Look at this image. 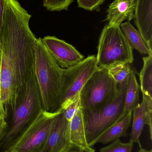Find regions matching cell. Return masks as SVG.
I'll list each match as a JSON object with an SVG mask.
<instances>
[{
	"mask_svg": "<svg viewBox=\"0 0 152 152\" xmlns=\"http://www.w3.org/2000/svg\"><path fill=\"white\" fill-rule=\"evenodd\" d=\"M31 17L17 0H5L0 73V104L5 118L18 103L35 71L37 39L29 28Z\"/></svg>",
	"mask_w": 152,
	"mask_h": 152,
	"instance_id": "cell-1",
	"label": "cell"
},
{
	"mask_svg": "<svg viewBox=\"0 0 152 152\" xmlns=\"http://www.w3.org/2000/svg\"><path fill=\"white\" fill-rule=\"evenodd\" d=\"M43 110L35 71L27 81L22 96L5 118L6 126L0 137V152H8Z\"/></svg>",
	"mask_w": 152,
	"mask_h": 152,
	"instance_id": "cell-2",
	"label": "cell"
},
{
	"mask_svg": "<svg viewBox=\"0 0 152 152\" xmlns=\"http://www.w3.org/2000/svg\"><path fill=\"white\" fill-rule=\"evenodd\" d=\"M63 70L51 56L42 38L37 39L35 53V74L39 87L42 108L47 112H57L62 91Z\"/></svg>",
	"mask_w": 152,
	"mask_h": 152,
	"instance_id": "cell-3",
	"label": "cell"
},
{
	"mask_svg": "<svg viewBox=\"0 0 152 152\" xmlns=\"http://www.w3.org/2000/svg\"><path fill=\"white\" fill-rule=\"evenodd\" d=\"M97 69H106L121 63L132 64L133 49L120 27L106 25L99 39L96 57Z\"/></svg>",
	"mask_w": 152,
	"mask_h": 152,
	"instance_id": "cell-4",
	"label": "cell"
},
{
	"mask_svg": "<svg viewBox=\"0 0 152 152\" xmlns=\"http://www.w3.org/2000/svg\"><path fill=\"white\" fill-rule=\"evenodd\" d=\"M127 79L119 84V91L111 103L95 110H83L87 142L89 147L96 144L99 137L120 121L123 111Z\"/></svg>",
	"mask_w": 152,
	"mask_h": 152,
	"instance_id": "cell-5",
	"label": "cell"
},
{
	"mask_svg": "<svg viewBox=\"0 0 152 152\" xmlns=\"http://www.w3.org/2000/svg\"><path fill=\"white\" fill-rule=\"evenodd\" d=\"M119 91L118 85L106 69H96L90 77L79 94L83 110H95L111 103Z\"/></svg>",
	"mask_w": 152,
	"mask_h": 152,
	"instance_id": "cell-6",
	"label": "cell"
},
{
	"mask_svg": "<svg viewBox=\"0 0 152 152\" xmlns=\"http://www.w3.org/2000/svg\"><path fill=\"white\" fill-rule=\"evenodd\" d=\"M96 57L90 55L76 66L63 70V85L57 112L66 109L79 95L86 82L97 69Z\"/></svg>",
	"mask_w": 152,
	"mask_h": 152,
	"instance_id": "cell-7",
	"label": "cell"
},
{
	"mask_svg": "<svg viewBox=\"0 0 152 152\" xmlns=\"http://www.w3.org/2000/svg\"><path fill=\"white\" fill-rule=\"evenodd\" d=\"M59 113H51L42 110L8 152H43L54 119Z\"/></svg>",
	"mask_w": 152,
	"mask_h": 152,
	"instance_id": "cell-8",
	"label": "cell"
},
{
	"mask_svg": "<svg viewBox=\"0 0 152 152\" xmlns=\"http://www.w3.org/2000/svg\"><path fill=\"white\" fill-rule=\"evenodd\" d=\"M43 43L57 64L68 69L83 61L84 57L74 46L54 36L45 37Z\"/></svg>",
	"mask_w": 152,
	"mask_h": 152,
	"instance_id": "cell-9",
	"label": "cell"
},
{
	"mask_svg": "<svg viewBox=\"0 0 152 152\" xmlns=\"http://www.w3.org/2000/svg\"><path fill=\"white\" fill-rule=\"evenodd\" d=\"M69 121L63 111L54 119L43 152H64L71 145L69 134Z\"/></svg>",
	"mask_w": 152,
	"mask_h": 152,
	"instance_id": "cell-10",
	"label": "cell"
},
{
	"mask_svg": "<svg viewBox=\"0 0 152 152\" xmlns=\"http://www.w3.org/2000/svg\"><path fill=\"white\" fill-rule=\"evenodd\" d=\"M134 19L138 31L152 52V0H137Z\"/></svg>",
	"mask_w": 152,
	"mask_h": 152,
	"instance_id": "cell-11",
	"label": "cell"
},
{
	"mask_svg": "<svg viewBox=\"0 0 152 152\" xmlns=\"http://www.w3.org/2000/svg\"><path fill=\"white\" fill-rule=\"evenodd\" d=\"M136 3L137 0H115L112 2L107 10L108 24L120 27L125 20H133Z\"/></svg>",
	"mask_w": 152,
	"mask_h": 152,
	"instance_id": "cell-12",
	"label": "cell"
},
{
	"mask_svg": "<svg viewBox=\"0 0 152 152\" xmlns=\"http://www.w3.org/2000/svg\"><path fill=\"white\" fill-rule=\"evenodd\" d=\"M133 124L130 134V140L137 143L141 147L140 137L145 125L147 124V104L146 99L143 96L142 101L132 111Z\"/></svg>",
	"mask_w": 152,
	"mask_h": 152,
	"instance_id": "cell-13",
	"label": "cell"
},
{
	"mask_svg": "<svg viewBox=\"0 0 152 152\" xmlns=\"http://www.w3.org/2000/svg\"><path fill=\"white\" fill-rule=\"evenodd\" d=\"M69 134L71 144L82 147H89L86 138L83 111L81 106L70 122Z\"/></svg>",
	"mask_w": 152,
	"mask_h": 152,
	"instance_id": "cell-14",
	"label": "cell"
},
{
	"mask_svg": "<svg viewBox=\"0 0 152 152\" xmlns=\"http://www.w3.org/2000/svg\"><path fill=\"white\" fill-rule=\"evenodd\" d=\"M140 88V86L137 80L135 73L133 71L129 74L127 78L126 90L121 119L129 112L133 111L134 109L139 104Z\"/></svg>",
	"mask_w": 152,
	"mask_h": 152,
	"instance_id": "cell-15",
	"label": "cell"
},
{
	"mask_svg": "<svg viewBox=\"0 0 152 152\" xmlns=\"http://www.w3.org/2000/svg\"><path fill=\"white\" fill-rule=\"evenodd\" d=\"M120 28L129 46L133 50H137L142 55H152V52L146 45L139 31L134 28L130 21L122 23L120 25Z\"/></svg>",
	"mask_w": 152,
	"mask_h": 152,
	"instance_id": "cell-16",
	"label": "cell"
},
{
	"mask_svg": "<svg viewBox=\"0 0 152 152\" xmlns=\"http://www.w3.org/2000/svg\"><path fill=\"white\" fill-rule=\"evenodd\" d=\"M133 118L132 112H129L122 119L111 127L96 141L106 144L126 136V132L131 125Z\"/></svg>",
	"mask_w": 152,
	"mask_h": 152,
	"instance_id": "cell-17",
	"label": "cell"
},
{
	"mask_svg": "<svg viewBox=\"0 0 152 152\" xmlns=\"http://www.w3.org/2000/svg\"><path fill=\"white\" fill-rule=\"evenodd\" d=\"M143 66L140 72V86L146 100H152V55L143 58Z\"/></svg>",
	"mask_w": 152,
	"mask_h": 152,
	"instance_id": "cell-18",
	"label": "cell"
},
{
	"mask_svg": "<svg viewBox=\"0 0 152 152\" xmlns=\"http://www.w3.org/2000/svg\"><path fill=\"white\" fill-rule=\"evenodd\" d=\"M108 72L117 84H121L133 72L130 64L121 63L113 66L108 69Z\"/></svg>",
	"mask_w": 152,
	"mask_h": 152,
	"instance_id": "cell-19",
	"label": "cell"
},
{
	"mask_svg": "<svg viewBox=\"0 0 152 152\" xmlns=\"http://www.w3.org/2000/svg\"><path fill=\"white\" fill-rule=\"evenodd\" d=\"M134 142L130 140L128 143L122 142L117 139L106 147L101 148L100 152H132Z\"/></svg>",
	"mask_w": 152,
	"mask_h": 152,
	"instance_id": "cell-20",
	"label": "cell"
},
{
	"mask_svg": "<svg viewBox=\"0 0 152 152\" xmlns=\"http://www.w3.org/2000/svg\"><path fill=\"white\" fill-rule=\"evenodd\" d=\"M74 0H44L43 5L49 11L68 10Z\"/></svg>",
	"mask_w": 152,
	"mask_h": 152,
	"instance_id": "cell-21",
	"label": "cell"
},
{
	"mask_svg": "<svg viewBox=\"0 0 152 152\" xmlns=\"http://www.w3.org/2000/svg\"><path fill=\"white\" fill-rule=\"evenodd\" d=\"M105 0H77L78 7L90 11H100Z\"/></svg>",
	"mask_w": 152,
	"mask_h": 152,
	"instance_id": "cell-22",
	"label": "cell"
},
{
	"mask_svg": "<svg viewBox=\"0 0 152 152\" xmlns=\"http://www.w3.org/2000/svg\"><path fill=\"white\" fill-rule=\"evenodd\" d=\"M80 106L81 104L79 95L68 106L66 107L65 110H63L64 116L68 121L70 122Z\"/></svg>",
	"mask_w": 152,
	"mask_h": 152,
	"instance_id": "cell-23",
	"label": "cell"
},
{
	"mask_svg": "<svg viewBox=\"0 0 152 152\" xmlns=\"http://www.w3.org/2000/svg\"><path fill=\"white\" fill-rule=\"evenodd\" d=\"M64 152H95L92 147H82L71 144Z\"/></svg>",
	"mask_w": 152,
	"mask_h": 152,
	"instance_id": "cell-24",
	"label": "cell"
},
{
	"mask_svg": "<svg viewBox=\"0 0 152 152\" xmlns=\"http://www.w3.org/2000/svg\"><path fill=\"white\" fill-rule=\"evenodd\" d=\"M5 0H0V46L1 48V30Z\"/></svg>",
	"mask_w": 152,
	"mask_h": 152,
	"instance_id": "cell-25",
	"label": "cell"
},
{
	"mask_svg": "<svg viewBox=\"0 0 152 152\" xmlns=\"http://www.w3.org/2000/svg\"><path fill=\"white\" fill-rule=\"evenodd\" d=\"M6 122L4 118H0V137L6 126Z\"/></svg>",
	"mask_w": 152,
	"mask_h": 152,
	"instance_id": "cell-26",
	"label": "cell"
},
{
	"mask_svg": "<svg viewBox=\"0 0 152 152\" xmlns=\"http://www.w3.org/2000/svg\"><path fill=\"white\" fill-rule=\"evenodd\" d=\"M4 118L5 119V114H4V111L0 104V118Z\"/></svg>",
	"mask_w": 152,
	"mask_h": 152,
	"instance_id": "cell-27",
	"label": "cell"
},
{
	"mask_svg": "<svg viewBox=\"0 0 152 152\" xmlns=\"http://www.w3.org/2000/svg\"><path fill=\"white\" fill-rule=\"evenodd\" d=\"M137 152H152V150L151 151H148V150H145V149H143V148H140V150L138 151Z\"/></svg>",
	"mask_w": 152,
	"mask_h": 152,
	"instance_id": "cell-28",
	"label": "cell"
},
{
	"mask_svg": "<svg viewBox=\"0 0 152 152\" xmlns=\"http://www.w3.org/2000/svg\"><path fill=\"white\" fill-rule=\"evenodd\" d=\"M1 51H0V73H1Z\"/></svg>",
	"mask_w": 152,
	"mask_h": 152,
	"instance_id": "cell-29",
	"label": "cell"
},
{
	"mask_svg": "<svg viewBox=\"0 0 152 152\" xmlns=\"http://www.w3.org/2000/svg\"><path fill=\"white\" fill-rule=\"evenodd\" d=\"M1 83H0V99H1Z\"/></svg>",
	"mask_w": 152,
	"mask_h": 152,
	"instance_id": "cell-30",
	"label": "cell"
},
{
	"mask_svg": "<svg viewBox=\"0 0 152 152\" xmlns=\"http://www.w3.org/2000/svg\"><path fill=\"white\" fill-rule=\"evenodd\" d=\"M1 47L0 46V51H1Z\"/></svg>",
	"mask_w": 152,
	"mask_h": 152,
	"instance_id": "cell-31",
	"label": "cell"
}]
</instances>
